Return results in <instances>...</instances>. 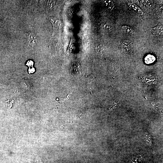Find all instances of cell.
Here are the masks:
<instances>
[{
    "instance_id": "3",
    "label": "cell",
    "mask_w": 163,
    "mask_h": 163,
    "mask_svg": "<svg viewBox=\"0 0 163 163\" xmlns=\"http://www.w3.org/2000/svg\"><path fill=\"white\" fill-rule=\"evenodd\" d=\"M149 32L152 34L159 36L163 35V26L159 24L156 26L149 28Z\"/></svg>"
},
{
    "instance_id": "10",
    "label": "cell",
    "mask_w": 163,
    "mask_h": 163,
    "mask_svg": "<svg viewBox=\"0 0 163 163\" xmlns=\"http://www.w3.org/2000/svg\"><path fill=\"white\" fill-rule=\"evenodd\" d=\"M2 23H3L2 21L0 19V27L1 26L2 24Z\"/></svg>"
},
{
    "instance_id": "5",
    "label": "cell",
    "mask_w": 163,
    "mask_h": 163,
    "mask_svg": "<svg viewBox=\"0 0 163 163\" xmlns=\"http://www.w3.org/2000/svg\"><path fill=\"white\" fill-rule=\"evenodd\" d=\"M155 59V58L153 56L148 55L145 58V61L146 63L150 64L153 62Z\"/></svg>"
},
{
    "instance_id": "1",
    "label": "cell",
    "mask_w": 163,
    "mask_h": 163,
    "mask_svg": "<svg viewBox=\"0 0 163 163\" xmlns=\"http://www.w3.org/2000/svg\"><path fill=\"white\" fill-rule=\"evenodd\" d=\"M133 43L129 40L124 41L121 46L122 50L123 53L125 54L131 53L133 51Z\"/></svg>"
},
{
    "instance_id": "9",
    "label": "cell",
    "mask_w": 163,
    "mask_h": 163,
    "mask_svg": "<svg viewBox=\"0 0 163 163\" xmlns=\"http://www.w3.org/2000/svg\"><path fill=\"white\" fill-rule=\"evenodd\" d=\"M95 79L94 78V77L93 76L90 75L89 77V82L91 83L94 82L95 81Z\"/></svg>"
},
{
    "instance_id": "7",
    "label": "cell",
    "mask_w": 163,
    "mask_h": 163,
    "mask_svg": "<svg viewBox=\"0 0 163 163\" xmlns=\"http://www.w3.org/2000/svg\"><path fill=\"white\" fill-rule=\"evenodd\" d=\"M121 29L126 33L131 34L134 33L133 29L129 27L126 26H123L121 27Z\"/></svg>"
},
{
    "instance_id": "6",
    "label": "cell",
    "mask_w": 163,
    "mask_h": 163,
    "mask_svg": "<svg viewBox=\"0 0 163 163\" xmlns=\"http://www.w3.org/2000/svg\"><path fill=\"white\" fill-rule=\"evenodd\" d=\"M56 1L54 0H48L46 4V8L48 10H52L55 4Z\"/></svg>"
},
{
    "instance_id": "2",
    "label": "cell",
    "mask_w": 163,
    "mask_h": 163,
    "mask_svg": "<svg viewBox=\"0 0 163 163\" xmlns=\"http://www.w3.org/2000/svg\"><path fill=\"white\" fill-rule=\"evenodd\" d=\"M27 42L29 46L34 48L37 46L38 38L36 35L33 33L29 32L27 33Z\"/></svg>"
},
{
    "instance_id": "4",
    "label": "cell",
    "mask_w": 163,
    "mask_h": 163,
    "mask_svg": "<svg viewBox=\"0 0 163 163\" xmlns=\"http://www.w3.org/2000/svg\"><path fill=\"white\" fill-rule=\"evenodd\" d=\"M50 20L53 24V31L52 35L62 27V24L61 22L59 20L52 18L50 19Z\"/></svg>"
},
{
    "instance_id": "8",
    "label": "cell",
    "mask_w": 163,
    "mask_h": 163,
    "mask_svg": "<svg viewBox=\"0 0 163 163\" xmlns=\"http://www.w3.org/2000/svg\"><path fill=\"white\" fill-rule=\"evenodd\" d=\"M104 3L106 6L109 9L111 10L114 7V4L111 1L105 0Z\"/></svg>"
}]
</instances>
